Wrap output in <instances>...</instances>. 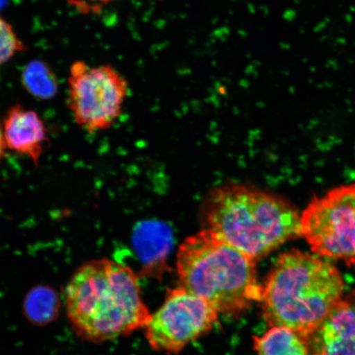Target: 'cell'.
Listing matches in <instances>:
<instances>
[{
    "label": "cell",
    "instance_id": "15",
    "mask_svg": "<svg viewBox=\"0 0 355 355\" xmlns=\"http://www.w3.org/2000/svg\"><path fill=\"white\" fill-rule=\"evenodd\" d=\"M89 1L98 2V3H108V2L114 1V0H89Z\"/></svg>",
    "mask_w": 355,
    "mask_h": 355
},
{
    "label": "cell",
    "instance_id": "6",
    "mask_svg": "<svg viewBox=\"0 0 355 355\" xmlns=\"http://www.w3.org/2000/svg\"><path fill=\"white\" fill-rule=\"evenodd\" d=\"M67 105L83 130H109L123 112L130 87L110 65L91 66L83 61L71 66Z\"/></svg>",
    "mask_w": 355,
    "mask_h": 355
},
{
    "label": "cell",
    "instance_id": "13",
    "mask_svg": "<svg viewBox=\"0 0 355 355\" xmlns=\"http://www.w3.org/2000/svg\"><path fill=\"white\" fill-rule=\"evenodd\" d=\"M25 85L33 95L42 99L50 98L56 92L55 79L48 73L28 71L25 76Z\"/></svg>",
    "mask_w": 355,
    "mask_h": 355
},
{
    "label": "cell",
    "instance_id": "12",
    "mask_svg": "<svg viewBox=\"0 0 355 355\" xmlns=\"http://www.w3.org/2000/svg\"><path fill=\"white\" fill-rule=\"evenodd\" d=\"M26 50V44L17 37L12 26L0 16V65Z\"/></svg>",
    "mask_w": 355,
    "mask_h": 355
},
{
    "label": "cell",
    "instance_id": "8",
    "mask_svg": "<svg viewBox=\"0 0 355 355\" xmlns=\"http://www.w3.org/2000/svg\"><path fill=\"white\" fill-rule=\"evenodd\" d=\"M309 340L313 355H355V291L338 301Z\"/></svg>",
    "mask_w": 355,
    "mask_h": 355
},
{
    "label": "cell",
    "instance_id": "4",
    "mask_svg": "<svg viewBox=\"0 0 355 355\" xmlns=\"http://www.w3.org/2000/svg\"><path fill=\"white\" fill-rule=\"evenodd\" d=\"M255 261L204 229L182 243L176 266L182 287L206 300L219 314L236 317L260 303Z\"/></svg>",
    "mask_w": 355,
    "mask_h": 355
},
{
    "label": "cell",
    "instance_id": "2",
    "mask_svg": "<svg viewBox=\"0 0 355 355\" xmlns=\"http://www.w3.org/2000/svg\"><path fill=\"white\" fill-rule=\"evenodd\" d=\"M343 291L335 266L315 254L291 250L279 256L270 270L260 303L270 327L288 328L307 341Z\"/></svg>",
    "mask_w": 355,
    "mask_h": 355
},
{
    "label": "cell",
    "instance_id": "10",
    "mask_svg": "<svg viewBox=\"0 0 355 355\" xmlns=\"http://www.w3.org/2000/svg\"><path fill=\"white\" fill-rule=\"evenodd\" d=\"M60 295L50 286H35L26 294L22 311L29 322L44 327L55 322L60 315Z\"/></svg>",
    "mask_w": 355,
    "mask_h": 355
},
{
    "label": "cell",
    "instance_id": "3",
    "mask_svg": "<svg viewBox=\"0 0 355 355\" xmlns=\"http://www.w3.org/2000/svg\"><path fill=\"white\" fill-rule=\"evenodd\" d=\"M205 229L254 261L300 236V216L276 195L239 184L211 191L204 204Z\"/></svg>",
    "mask_w": 355,
    "mask_h": 355
},
{
    "label": "cell",
    "instance_id": "14",
    "mask_svg": "<svg viewBox=\"0 0 355 355\" xmlns=\"http://www.w3.org/2000/svg\"><path fill=\"white\" fill-rule=\"evenodd\" d=\"M6 141L3 139V126L1 122H0V162L4 157V154H6Z\"/></svg>",
    "mask_w": 355,
    "mask_h": 355
},
{
    "label": "cell",
    "instance_id": "11",
    "mask_svg": "<svg viewBox=\"0 0 355 355\" xmlns=\"http://www.w3.org/2000/svg\"><path fill=\"white\" fill-rule=\"evenodd\" d=\"M257 355H310L303 337L286 327H272L261 336H255Z\"/></svg>",
    "mask_w": 355,
    "mask_h": 355
},
{
    "label": "cell",
    "instance_id": "1",
    "mask_svg": "<svg viewBox=\"0 0 355 355\" xmlns=\"http://www.w3.org/2000/svg\"><path fill=\"white\" fill-rule=\"evenodd\" d=\"M64 301L75 333L93 343L130 335L150 317L137 275L106 257L79 266L66 286Z\"/></svg>",
    "mask_w": 355,
    "mask_h": 355
},
{
    "label": "cell",
    "instance_id": "5",
    "mask_svg": "<svg viewBox=\"0 0 355 355\" xmlns=\"http://www.w3.org/2000/svg\"><path fill=\"white\" fill-rule=\"evenodd\" d=\"M300 236L313 254L355 268V184L313 199L300 216Z\"/></svg>",
    "mask_w": 355,
    "mask_h": 355
},
{
    "label": "cell",
    "instance_id": "7",
    "mask_svg": "<svg viewBox=\"0 0 355 355\" xmlns=\"http://www.w3.org/2000/svg\"><path fill=\"white\" fill-rule=\"evenodd\" d=\"M218 318L209 303L180 286L168 291L162 307L150 314L146 339L155 352L175 354L210 331Z\"/></svg>",
    "mask_w": 355,
    "mask_h": 355
},
{
    "label": "cell",
    "instance_id": "9",
    "mask_svg": "<svg viewBox=\"0 0 355 355\" xmlns=\"http://www.w3.org/2000/svg\"><path fill=\"white\" fill-rule=\"evenodd\" d=\"M6 148L37 165L48 140L46 123L34 110L16 105L8 110L3 123Z\"/></svg>",
    "mask_w": 355,
    "mask_h": 355
}]
</instances>
